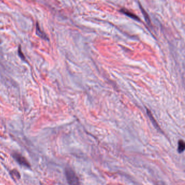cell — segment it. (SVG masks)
<instances>
[{"instance_id": "obj_9", "label": "cell", "mask_w": 185, "mask_h": 185, "mask_svg": "<svg viewBox=\"0 0 185 185\" xmlns=\"http://www.w3.org/2000/svg\"><path fill=\"white\" fill-rule=\"evenodd\" d=\"M11 175H12V177L14 176V177H15V178H20V174H19V172H18L17 171H15V170H14V171H12V172H11Z\"/></svg>"}, {"instance_id": "obj_3", "label": "cell", "mask_w": 185, "mask_h": 185, "mask_svg": "<svg viewBox=\"0 0 185 185\" xmlns=\"http://www.w3.org/2000/svg\"><path fill=\"white\" fill-rule=\"evenodd\" d=\"M36 33L39 37H40L42 39L46 40H49L48 38L47 35L45 33L41 30L38 22L37 23V25H36Z\"/></svg>"}, {"instance_id": "obj_4", "label": "cell", "mask_w": 185, "mask_h": 185, "mask_svg": "<svg viewBox=\"0 0 185 185\" xmlns=\"http://www.w3.org/2000/svg\"><path fill=\"white\" fill-rule=\"evenodd\" d=\"M121 11L122 12H123L124 14H125L127 15V16H129V17L132 18H133V19H135V20H139L138 18L136 16V15L132 13V12H130L129 11H128V10H126V9H122Z\"/></svg>"}, {"instance_id": "obj_8", "label": "cell", "mask_w": 185, "mask_h": 185, "mask_svg": "<svg viewBox=\"0 0 185 185\" xmlns=\"http://www.w3.org/2000/svg\"><path fill=\"white\" fill-rule=\"evenodd\" d=\"M141 10H142V12H143V15H144V17H145V19H146L147 22L148 23V24H149L150 23V20H149V18L148 17V15L147 14V12H146L143 10V8L142 7H141Z\"/></svg>"}, {"instance_id": "obj_7", "label": "cell", "mask_w": 185, "mask_h": 185, "mask_svg": "<svg viewBox=\"0 0 185 185\" xmlns=\"http://www.w3.org/2000/svg\"><path fill=\"white\" fill-rule=\"evenodd\" d=\"M18 54H19V57L21 58V59L23 60H26V57H25V55L23 54L22 52L21 51V46H20L18 49Z\"/></svg>"}, {"instance_id": "obj_6", "label": "cell", "mask_w": 185, "mask_h": 185, "mask_svg": "<svg viewBox=\"0 0 185 185\" xmlns=\"http://www.w3.org/2000/svg\"><path fill=\"white\" fill-rule=\"evenodd\" d=\"M147 112H148V116H149V117L150 118V120L152 122V124H154V126L156 128V129H160V128L158 127V124L156 123V121L155 120L154 117L152 116V114L151 113V112L148 109H147Z\"/></svg>"}, {"instance_id": "obj_10", "label": "cell", "mask_w": 185, "mask_h": 185, "mask_svg": "<svg viewBox=\"0 0 185 185\" xmlns=\"http://www.w3.org/2000/svg\"><path fill=\"white\" fill-rule=\"evenodd\" d=\"M0 43H1V41H0Z\"/></svg>"}, {"instance_id": "obj_5", "label": "cell", "mask_w": 185, "mask_h": 185, "mask_svg": "<svg viewBox=\"0 0 185 185\" xmlns=\"http://www.w3.org/2000/svg\"><path fill=\"white\" fill-rule=\"evenodd\" d=\"M185 142L183 140H179V143H178V152L179 153H181L183 152L185 150Z\"/></svg>"}, {"instance_id": "obj_1", "label": "cell", "mask_w": 185, "mask_h": 185, "mask_svg": "<svg viewBox=\"0 0 185 185\" xmlns=\"http://www.w3.org/2000/svg\"><path fill=\"white\" fill-rule=\"evenodd\" d=\"M65 175L69 185H81L77 175L71 168L66 167L65 169Z\"/></svg>"}, {"instance_id": "obj_2", "label": "cell", "mask_w": 185, "mask_h": 185, "mask_svg": "<svg viewBox=\"0 0 185 185\" xmlns=\"http://www.w3.org/2000/svg\"><path fill=\"white\" fill-rule=\"evenodd\" d=\"M13 157L15 158V160L17 161L20 165L23 166H30L29 163L27 161V160L21 155L19 154H14L13 155Z\"/></svg>"}]
</instances>
